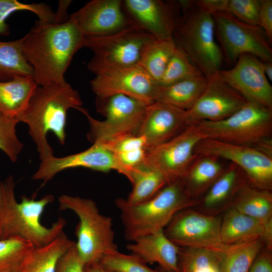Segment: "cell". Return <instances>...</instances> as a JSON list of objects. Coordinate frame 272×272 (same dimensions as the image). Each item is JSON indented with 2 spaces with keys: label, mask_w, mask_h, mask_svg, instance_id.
<instances>
[{
  "label": "cell",
  "mask_w": 272,
  "mask_h": 272,
  "mask_svg": "<svg viewBox=\"0 0 272 272\" xmlns=\"http://www.w3.org/2000/svg\"><path fill=\"white\" fill-rule=\"evenodd\" d=\"M155 39L137 25L106 36H85L83 47L94 53L87 66L96 74L108 69L138 64L143 50Z\"/></svg>",
  "instance_id": "obj_9"
},
{
  "label": "cell",
  "mask_w": 272,
  "mask_h": 272,
  "mask_svg": "<svg viewBox=\"0 0 272 272\" xmlns=\"http://www.w3.org/2000/svg\"><path fill=\"white\" fill-rule=\"evenodd\" d=\"M125 176L132 185L131 191L125 198L130 205L148 200L168 183L163 174L145 160L129 169Z\"/></svg>",
  "instance_id": "obj_24"
},
{
  "label": "cell",
  "mask_w": 272,
  "mask_h": 272,
  "mask_svg": "<svg viewBox=\"0 0 272 272\" xmlns=\"http://www.w3.org/2000/svg\"><path fill=\"white\" fill-rule=\"evenodd\" d=\"M19 11L31 12L39 20L45 22H52L56 17L55 12L43 3L24 4L17 0H0V36L10 34V27L6 20L12 13Z\"/></svg>",
  "instance_id": "obj_35"
},
{
  "label": "cell",
  "mask_w": 272,
  "mask_h": 272,
  "mask_svg": "<svg viewBox=\"0 0 272 272\" xmlns=\"http://www.w3.org/2000/svg\"><path fill=\"white\" fill-rule=\"evenodd\" d=\"M263 246L259 238L232 245L222 255L221 272H248Z\"/></svg>",
  "instance_id": "obj_32"
},
{
  "label": "cell",
  "mask_w": 272,
  "mask_h": 272,
  "mask_svg": "<svg viewBox=\"0 0 272 272\" xmlns=\"http://www.w3.org/2000/svg\"><path fill=\"white\" fill-rule=\"evenodd\" d=\"M263 224L230 207L223 213L221 236L229 246L259 239Z\"/></svg>",
  "instance_id": "obj_26"
},
{
  "label": "cell",
  "mask_w": 272,
  "mask_h": 272,
  "mask_svg": "<svg viewBox=\"0 0 272 272\" xmlns=\"http://www.w3.org/2000/svg\"><path fill=\"white\" fill-rule=\"evenodd\" d=\"M115 202L120 212L125 238L129 241L164 229L177 212L197 204L186 195L181 181L167 183L151 199L138 205H129L122 198Z\"/></svg>",
  "instance_id": "obj_4"
},
{
  "label": "cell",
  "mask_w": 272,
  "mask_h": 272,
  "mask_svg": "<svg viewBox=\"0 0 272 272\" xmlns=\"http://www.w3.org/2000/svg\"><path fill=\"white\" fill-rule=\"evenodd\" d=\"M126 248L146 263H158L166 272H180L179 256L181 247L172 242L164 229L138 237Z\"/></svg>",
  "instance_id": "obj_21"
},
{
  "label": "cell",
  "mask_w": 272,
  "mask_h": 272,
  "mask_svg": "<svg viewBox=\"0 0 272 272\" xmlns=\"http://www.w3.org/2000/svg\"><path fill=\"white\" fill-rule=\"evenodd\" d=\"M15 185L11 175L0 180V240L17 237L36 247L49 244L63 231L66 225L62 217L49 228L40 223L41 216L45 207L53 202V195L47 194L39 200L23 196L18 203Z\"/></svg>",
  "instance_id": "obj_3"
},
{
  "label": "cell",
  "mask_w": 272,
  "mask_h": 272,
  "mask_svg": "<svg viewBox=\"0 0 272 272\" xmlns=\"http://www.w3.org/2000/svg\"><path fill=\"white\" fill-rule=\"evenodd\" d=\"M102 143L114 155L140 149L146 150L145 138L133 134H123Z\"/></svg>",
  "instance_id": "obj_40"
},
{
  "label": "cell",
  "mask_w": 272,
  "mask_h": 272,
  "mask_svg": "<svg viewBox=\"0 0 272 272\" xmlns=\"http://www.w3.org/2000/svg\"><path fill=\"white\" fill-rule=\"evenodd\" d=\"M95 105L96 111L105 117L104 120L93 118L82 107L78 109L88 121L87 138L93 144L123 134H137L149 105L123 94H116L96 97Z\"/></svg>",
  "instance_id": "obj_8"
},
{
  "label": "cell",
  "mask_w": 272,
  "mask_h": 272,
  "mask_svg": "<svg viewBox=\"0 0 272 272\" xmlns=\"http://www.w3.org/2000/svg\"><path fill=\"white\" fill-rule=\"evenodd\" d=\"M90 85L96 97L123 94L147 105L155 102L158 86L154 79L139 64L102 71L96 74Z\"/></svg>",
  "instance_id": "obj_14"
},
{
  "label": "cell",
  "mask_w": 272,
  "mask_h": 272,
  "mask_svg": "<svg viewBox=\"0 0 272 272\" xmlns=\"http://www.w3.org/2000/svg\"><path fill=\"white\" fill-rule=\"evenodd\" d=\"M212 156H196L181 181L186 195L196 201L223 172L227 165Z\"/></svg>",
  "instance_id": "obj_23"
},
{
  "label": "cell",
  "mask_w": 272,
  "mask_h": 272,
  "mask_svg": "<svg viewBox=\"0 0 272 272\" xmlns=\"http://www.w3.org/2000/svg\"><path fill=\"white\" fill-rule=\"evenodd\" d=\"M84 272H114L107 270L98 263L88 264L85 266Z\"/></svg>",
  "instance_id": "obj_45"
},
{
  "label": "cell",
  "mask_w": 272,
  "mask_h": 272,
  "mask_svg": "<svg viewBox=\"0 0 272 272\" xmlns=\"http://www.w3.org/2000/svg\"><path fill=\"white\" fill-rule=\"evenodd\" d=\"M231 207L264 224L272 218L271 191L257 188L244 178Z\"/></svg>",
  "instance_id": "obj_28"
},
{
  "label": "cell",
  "mask_w": 272,
  "mask_h": 272,
  "mask_svg": "<svg viewBox=\"0 0 272 272\" xmlns=\"http://www.w3.org/2000/svg\"><path fill=\"white\" fill-rule=\"evenodd\" d=\"M123 4L130 18L157 39L172 38L182 15L178 1L124 0Z\"/></svg>",
  "instance_id": "obj_18"
},
{
  "label": "cell",
  "mask_w": 272,
  "mask_h": 272,
  "mask_svg": "<svg viewBox=\"0 0 272 272\" xmlns=\"http://www.w3.org/2000/svg\"><path fill=\"white\" fill-rule=\"evenodd\" d=\"M34 247L17 237L0 240V272H18Z\"/></svg>",
  "instance_id": "obj_34"
},
{
  "label": "cell",
  "mask_w": 272,
  "mask_h": 272,
  "mask_svg": "<svg viewBox=\"0 0 272 272\" xmlns=\"http://www.w3.org/2000/svg\"><path fill=\"white\" fill-rule=\"evenodd\" d=\"M205 138L194 124L169 141L146 150L145 161L159 170L168 183L181 181L196 157L194 149Z\"/></svg>",
  "instance_id": "obj_13"
},
{
  "label": "cell",
  "mask_w": 272,
  "mask_h": 272,
  "mask_svg": "<svg viewBox=\"0 0 272 272\" xmlns=\"http://www.w3.org/2000/svg\"><path fill=\"white\" fill-rule=\"evenodd\" d=\"M244 179L241 169L235 164L230 162L193 208L208 215H222L231 206Z\"/></svg>",
  "instance_id": "obj_22"
},
{
  "label": "cell",
  "mask_w": 272,
  "mask_h": 272,
  "mask_svg": "<svg viewBox=\"0 0 272 272\" xmlns=\"http://www.w3.org/2000/svg\"><path fill=\"white\" fill-rule=\"evenodd\" d=\"M71 3L59 1L54 21L37 20L22 37L24 54L37 86L64 81L74 55L83 47L85 36L67 14Z\"/></svg>",
  "instance_id": "obj_1"
},
{
  "label": "cell",
  "mask_w": 272,
  "mask_h": 272,
  "mask_svg": "<svg viewBox=\"0 0 272 272\" xmlns=\"http://www.w3.org/2000/svg\"><path fill=\"white\" fill-rule=\"evenodd\" d=\"M203 76L187 56L177 46L158 83L167 86L181 81Z\"/></svg>",
  "instance_id": "obj_36"
},
{
  "label": "cell",
  "mask_w": 272,
  "mask_h": 272,
  "mask_svg": "<svg viewBox=\"0 0 272 272\" xmlns=\"http://www.w3.org/2000/svg\"><path fill=\"white\" fill-rule=\"evenodd\" d=\"M75 243L63 231L61 232L49 244L42 247H34L18 272H55L58 259Z\"/></svg>",
  "instance_id": "obj_29"
},
{
  "label": "cell",
  "mask_w": 272,
  "mask_h": 272,
  "mask_svg": "<svg viewBox=\"0 0 272 272\" xmlns=\"http://www.w3.org/2000/svg\"><path fill=\"white\" fill-rule=\"evenodd\" d=\"M234 66L218 73L221 78L248 101L272 110V87L263 61L250 54L241 55Z\"/></svg>",
  "instance_id": "obj_16"
},
{
  "label": "cell",
  "mask_w": 272,
  "mask_h": 272,
  "mask_svg": "<svg viewBox=\"0 0 272 272\" xmlns=\"http://www.w3.org/2000/svg\"><path fill=\"white\" fill-rule=\"evenodd\" d=\"M19 122L0 113V149L15 162L18 160L24 145L19 140L16 127Z\"/></svg>",
  "instance_id": "obj_38"
},
{
  "label": "cell",
  "mask_w": 272,
  "mask_h": 272,
  "mask_svg": "<svg viewBox=\"0 0 272 272\" xmlns=\"http://www.w3.org/2000/svg\"><path fill=\"white\" fill-rule=\"evenodd\" d=\"M176 48L172 37L155 39L143 50L138 64L158 84Z\"/></svg>",
  "instance_id": "obj_31"
},
{
  "label": "cell",
  "mask_w": 272,
  "mask_h": 272,
  "mask_svg": "<svg viewBox=\"0 0 272 272\" xmlns=\"http://www.w3.org/2000/svg\"><path fill=\"white\" fill-rule=\"evenodd\" d=\"M215 32L212 13L194 1L190 8L182 12L172 37L177 46L206 77L221 70L224 61Z\"/></svg>",
  "instance_id": "obj_5"
},
{
  "label": "cell",
  "mask_w": 272,
  "mask_h": 272,
  "mask_svg": "<svg viewBox=\"0 0 272 272\" xmlns=\"http://www.w3.org/2000/svg\"><path fill=\"white\" fill-rule=\"evenodd\" d=\"M78 167L103 172L115 170L123 175L125 174V169L119 164L114 154L103 143L96 142L83 152L63 157L52 155L41 161L32 179L42 180L45 184L58 173Z\"/></svg>",
  "instance_id": "obj_19"
},
{
  "label": "cell",
  "mask_w": 272,
  "mask_h": 272,
  "mask_svg": "<svg viewBox=\"0 0 272 272\" xmlns=\"http://www.w3.org/2000/svg\"><path fill=\"white\" fill-rule=\"evenodd\" d=\"M85 266L75 242L58 259L55 272H84Z\"/></svg>",
  "instance_id": "obj_41"
},
{
  "label": "cell",
  "mask_w": 272,
  "mask_h": 272,
  "mask_svg": "<svg viewBox=\"0 0 272 272\" xmlns=\"http://www.w3.org/2000/svg\"><path fill=\"white\" fill-rule=\"evenodd\" d=\"M260 0H225L224 12L246 24L258 26Z\"/></svg>",
  "instance_id": "obj_39"
},
{
  "label": "cell",
  "mask_w": 272,
  "mask_h": 272,
  "mask_svg": "<svg viewBox=\"0 0 272 272\" xmlns=\"http://www.w3.org/2000/svg\"><path fill=\"white\" fill-rule=\"evenodd\" d=\"M271 251L263 246L255 257L248 272H272Z\"/></svg>",
  "instance_id": "obj_43"
},
{
  "label": "cell",
  "mask_w": 272,
  "mask_h": 272,
  "mask_svg": "<svg viewBox=\"0 0 272 272\" xmlns=\"http://www.w3.org/2000/svg\"><path fill=\"white\" fill-rule=\"evenodd\" d=\"M185 110L155 101L148 106L137 135L144 137L146 150L162 144L186 127Z\"/></svg>",
  "instance_id": "obj_20"
},
{
  "label": "cell",
  "mask_w": 272,
  "mask_h": 272,
  "mask_svg": "<svg viewBox=\"0 0 272 272\" xmlns=\"http://www.w3.org/2000/svg\"><path fill=\"white\" fill-rule=\"evenodd\" d=\"M33 70L25 58L22 38L13 41H0V82L17 76L33 78Z\"/></svg>",
  "instance_id": "obj_30"
},
{
  "label": "cell",
  "mask_w": 272,
  "mask_h": 272,
  "mask_svg": "<svg viewBox=\"0 0 272 272\" xmlns=\"http://www.w3.org/2000/svg\"><path fill=\"white\" fill-rule=\"evenodd\" d=\"M98 264L114 272H160L150 268L137 255L123 254L118 250L105 255Z\"/></svg>",
  "instance_id": "obj_37"
},
{
  "label": "cell",
  "mask_w": 272,
  "mask_h": 272,
  "mask_svg": "<svg viewBox=\"0 0 272 272\" xmlns=\"http://www.w3.org/2000/svg\"><path fill=\"white\" fill-rule=\"evenodd\" d=\"M259 239L265 247L272 250V218L263 224Z\"/></svg>",
  "instance_id": "obj_44"
},
{
  "label": "cell",
  "mask_w": 272,
  "mask_h": 272,
  "mask_svg": "<svg viewBox=\"0 0 272 272\" xmlns=\"http://www.w3.org/2000/svg\"><path fill=\"white\" fill-rule=\"evenodd\" d=\"M222 255L202 248L181 247L180 272H221Z\"/></svg>",
  "instance_id": "obj_33"
},
{
  "label": "cell",
  "mask_w": 272,
  "mask_h": 272,
  "mask_svg": "<svg viewBox=\"0 0 272 272\" xmlns=\"http://www.w3.org/2000/svg\"><path fill=\"white\" fill-rule=\"evenodd\" d=\"M208 78L201 76L184 80L167 86H158L155 102L165 103L183 110L190 109L205 91Z\"/></svg>",
  "instance_id": "obj_27"
},
{
  "label": "cell",
  "mask_w": 272,
  "mask_h": 272,
  "mask_svg": "<svg viewBox=\"0 0 272 272\" xmlns=\"http://www.w3.org/2000/svg\"><path fill=\"white\" fill-rule=\"evenodd\" d=\"M211 13L225 62L235 64L241 55L250 54L272 62L270 44L261 28L243 23L226 12Z\"/></svg>",
  "instance_id": "obj_11"
},
{
  "label": "cell",
  "mask_w": 272,
  "mask_h": 272,
  "mask_svg": "<svg viewBox=\"0 0 272 272\" xmlns=\"http://www.w3.org/2000/svg\"><path fill=\"white\" fill-rule=\"evenodd\" d=\"M222 215L205 214L193 207L177 212L164 229L166 236L181 248H197L224 254L232 245L225 244L221 236Z\"/></svg>",
  "instance_id": "obj_10"
},
{
  "label": "cell",
  "mask_w": 272,
  "mask_h": 272,
  "mask_svg": "<svg viewBox=\"0 0 272 272\" xmlns=\"http://www.w3.org/2000/svg\"><path fill=\"white\" fill-rule=\"evenodd\" d=\"M85 36L112 34L137 25L121 0H93L70 15Z\"/></svg>",
  "instance_id": "obj_17"
},
{
  "label": "cell",
  "mask_w": 272,
  "mask_h": 272,
  "mask_svg": "<svg viewBox=\"0 0 272 272\" xmlns=\"http://www.w3.org/2000/svg\"><path fill=\"white\" fill-rule=\"evenodd\" d=\"M196 156H212L237 165L245 180L262 189L272 191V157L251 147L204 138L196 145Z\"/></svg>",
  "instance_id": "obj_12"
},
{
  "label": "cell",
  "mask_w": 272,
  "mask_h": 272,
  "mask_svg": "<svg viewBox=\"0 0 272 272\" xmlns=\"http://www.w3.org/2000/svg\"><path fill=\"white\" fill-rule=\"evenodd\" d=\"M205 138L260 149L272 142V110L248 101L228 118L194 123Z\"/></svg>",
  "instance_id": "obj_7"
},
{
  "label": "cell",
  "mask_w": 272,
  "mask_h": 272,
  "mask_svg": "<svg viewBox=\"0 0 272 272\" xmlns=\"http://www.w3.org/2000/svg\"><path fill=\"white\" fill-rule=\"evenodd\" d=\"M258 26L264 31L269 43L272 42V1L260 0Z\"/></svg>",
  "instance_id": "obj_42"
},
{
  "label": "cell",
  "mask_w": 272,
  "mask_h": 272,
  "mask_svg": "<svg viewBox=\"0 0 272 272\" xmlns=\"http://www.w3.org/2000/svg\"><path fill=\"white\" fill-rule=\"evenodd\" d=\"M59 210H71L78 216L76 246L85 265L98 263L106 254L118 250L114 243L112 220L100 213L89 198L62 194L58 198Z\"/></svg>",
  "instance_id": "obj_6"
},
{
  "label": "cell",
  "mask_w": 272,
  "mask_h": 272,
  "mask_svg": "<svg viewBox=\"0 0 272 272\" xmlns=\"http://www.w3.org/2000/svg\"><path fill=\"white\" fill-rule=\"evenodd\" d=\"M37 86L33 78L28 76L0 82V113L16 119L26 109Z\"/></svg>",
  "instance_id": "obj_25"
},
{
  "label": "cell",
  "mask_w": 272,
  "mask_h": 272,
  "mask_svg": "<svg viewBox=\"0 0 272 272\" xmlns=\"http://www.w3.org/2000/svg\"><path fill=\"white\" fill-rule=\"evenodd\" d=\"M83 104L79 92L65 80L37 86L26 109L16 120L28 125L41 161L53 155L47 133L52 132L64 145L67 111L72 108L78 110Z\"/></svg>",
  "instance_id": "obj_2"
},
{
  "label": "cell",
  "mask_w": 272,
  "mask_h": 272,
  "mask_svg": "<svg viewBox=\"0 0 272 272\" xmlns=\"http://www.w3.org/2000/svg\"><path fill=\"white\" fill-rule=\"evenodd\" d=\"M218 72L207 77L208 82L203 93L194 105L185 111L186 126L202 120L225 119L248 102L226 83Z\"/></svg>",
  "instance_id": "obj_15"
},
{
  "label": "cell",
  "mask_w": 272,
  "mask_h": 272,
  "mask_svg": "<svg viewBox=\"0 0 272 272\" xmlns=\"http://www.w3.org/2000/svg\"><path fill=\"white\" fill-rule=\"evenodd\" d=\"M264 73L269 81H272V62L263 61Z\"/></svg>",
  "instance_id": "obj_46"
}]
</instances>
